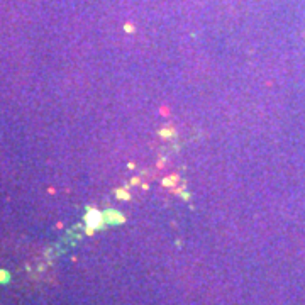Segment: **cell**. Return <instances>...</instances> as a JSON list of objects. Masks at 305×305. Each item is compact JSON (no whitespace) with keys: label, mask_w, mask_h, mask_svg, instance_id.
Returning a JSON list of instances; mask_svg holds the SVG:
<instances>
[{"label":"cell","mask_w":305,"mask_h":305,"mask_svg":"<svg viewBox=\"0 0 305 305\" xmlns=\"http://www.w3.org/2000/svg\"><path fill=\"white\" fill-rule=\"evenodd\" d=\"M7 280V273L5 271H0V281H5Z\"/></svg>","instance_id":"obj_1"}]
</instances>
